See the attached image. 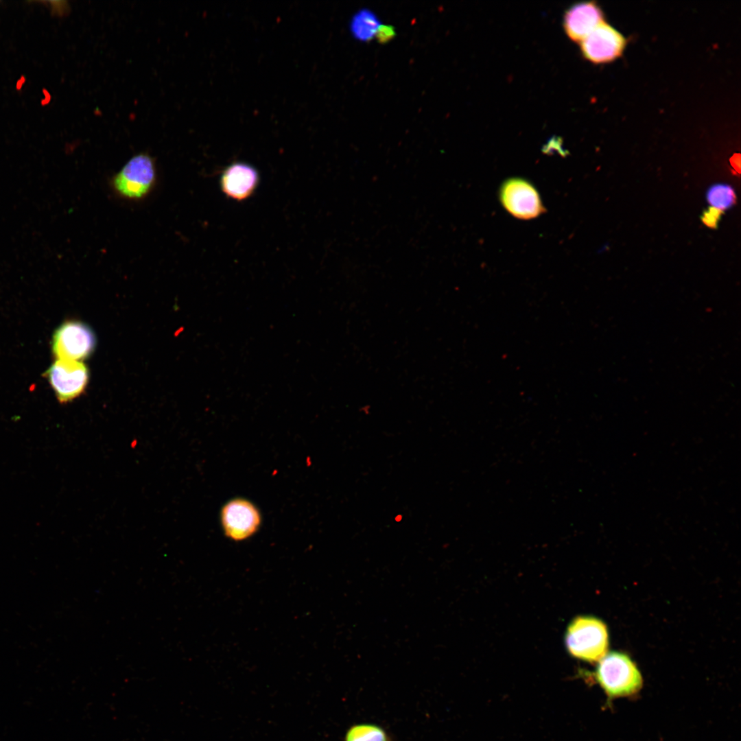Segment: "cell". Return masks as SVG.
Instances as JSON below:
<instances>
[{"label": "cell", "mask_w": 741, "mask_h": 741, "mask_svg": "<svg viewBox=\"0 0 741 741\" xmlns=\"http://www.w3.org/2000/svg\"><path fill=\"white\" fill-rule=\"evenodd\" d=\"M565 645L575 658L590 663L600 661L609 647L607 626L594 617H577L567 628Z\"/></svg>", "instance_id": "cell-3"}, {"label": "cell", "mask_w": 741, "mask_h": 741, "mask_svg": "<svg viewBox=\"0 0 741 741\" xmlns=\"http://www.w3.org/2000/svg\"><path fill=\"white\" fill-rule=\"evenodd\" d=\"M157 181L155 160L149 154L133 156L110 178L112 191L119 198L129 201H141L154 189Z\"/></svg>", "instance_id": "cell-2"}, {"label": "cell", "mask_w": 741, "mask_h": 741, "mask_svg": "<svg viewBox=\"0 0 741 741\" xmlns=\"http://www.w3.org/2000/svg\"><path fill=\"white\" fill-rule=\"evenodd\" d=\"M95 344V336L88 325L68 321L56 330L52 350L58 359L80 362L93 353Z\"/></svg>", "instance_id": "cell-4"}, {"label": "cell", "mask_w": 741, "mask_h": 741, "mask_svg": "<svg viewBox=\"0 0 741 741\" xmlns=\"http://www.w3.org/2000/svg\"><path fill=\"white\" fill-rule=\"evenodd\" d=\"M626 44V37L604 21L580 42V49L586 60L594 64H605L620 58Z\"/></svg>", "instance_id": "cell-5"}, {"label": "cell", "mask_w": 741, "mask_h": 741, "mask_svg": "<svg viewBox=\"0 0 741 741\" xmlns=\"http://www.w3.org/2000/svg\"><path fill=\"white\" fill-rule=\"evenodd\" d=\"M376 35L379 41L386 42L395 35V31L390 26H379Z\"/></svg>", "instance_id": "cell-15"}, {"label": "cell", "mask_w": 741, "mask_h": 741, "mask_svg": "<svg viewBox=\"0 0 741 741\" xmlns=\"http://www.w3.org/2000/svg\"><path fill=\"white\" fill-rule=\"evenodd\" d=\"M604 691L607 703L620 698L635 697L643 686V678L636 664L626 654L611 652L600 661L593 673Z\"/></svg>", "instance_id": "cell-1"}, {"label": "cell", "mask_w": 741, "mask_h": 741, "mask_svg": "<svg viewBox=\"0 0 741 741\" xmlns=\"http://www.w3.org/2000/svg\"><path fill=\"white\" fill-rule=\"evenodd\" d=\"M259 180V174L253 166L235 162L228 165L222 174L220 187L226 196L243 200L252 194Z\"/></svg>", "instance_id": "cell-10"}, {"label": "cell", "mask_w": 741, "mask_h": 741, "mask_svg": "<svg viewBox=\"0 0 741 741\" xmlns=\"http://www.w3.org/2000/svg\"><path fill=\"white\" fill-rule=\"evenodd\" d=\"M221 523L226 536L234 541L249 538L258 530L261 515L257 507L244 499L227 502L221 511Z\"/></svg>", "instance_id": "cell-8"}, {"label": "cell", "mask_w": 741, "mask_h": 741, "mask_svg": "<svg viewBox=\"0 0 741 741\" xmlns=\"http://www.w3.org/2000/svg\"><path fill=\"white\" fill-rule=\"evenodd\" d=\"M722 214V211L709 207L703 212L701 220L707 226L715 228L718 226Z\"/></svg>", "instance_id": "cell-14"}, {"label": "cell", "mask_w": 741, "mask_h": 741, "mask_svg": "<svg viewBox=\"0 0 741 741\" xmlns=\"http://www.w3.org/2000/svg\"><path fill=\"white\" fill-rule=\"evenodd\" d=\"M730 162H731V166H732V167H733V169H735V171H736V172H737L738 173H740V155H739V154H735V155H733V156H732V157L731 158V159H730Z\"/></svg>", "instance_id": "cell-16"}, {"label": "cell", "mask_w": 741, "mask_h": 741, "mask_svg": "<svg viewBox=\"0 0 741 741\" xmlns=\"http://www.w3.org/2000/svg\"><path fill=\"white\" fill-rule=\"evenodd\" d=\"M604 13L596 2H581L567 10L563 27L572 40L580 43L593 29L604 21Z\"/></svg>", "instance_id": "cell-9"}, {"label": "cell", "mask_w": 741, "mask_h": 741, "mask_svg": "<svg viewBox=\"0 0 741 741\" xmlns=\"http://www.w3.org/2000/svg\"><path fill=\"white\" fill-rule=\"evenodd\" d=\"M344 741H391L386 731L373 724H357L346 731Z\"/></svg>", "instance_id": "cell-11"}, {"label": "cell", "mask_w": 741, "mask_h": 741, "mask_svg": "<svg viewBox=\"0 0 741 741\" xmlns=\"http://www.w3.org/2000/svg\"><path fill=\"white\" fill-rule=\"evenodd\" d=\"M499 198L504 208L519 219L535 218L545 210L535 187L521 178L504 181L499 189Z\"/></svg>", "instance_id": "cell-6"}, {"label": "cell", "mask_w": 741, "mask_h": 741, "mask_svg": "<svg viewBox=\"0 0 741 741\" xmlns=\"http://www.w3.org/2000/svg\"><path fill=\"white\" fill-rule=\"evenodd\" d=\"M707 200L711 207L720 211L731 208L736 202V196L731 186L718 183L711 186L706 193Z\"/></svg>", "instance_id": "cell-12"}, {"label": "cell", "mask_w": 741, "mask_h": 741, "mask_svg": "<svg viewBox=\"0 0 741 741\" xmlns=\"http://www.w3.org/2000/svg\"><path fill=\"white\" fill-rule=\"evenodd\" d=\"M46 375L60 403L69 402L80 396L89 380L88 369L80 361L58 359Z\"/></svg>", "instance_id": "cell-7"}, {"label": "cell", "mask_w": 741, "mask_h": 741, "mask_svg": "<svg viewBox=\"0 0 741 741\" xmlns=\"http://www.w3.org/2000/svg\"><path fill=\"white\" fill-rule=\"evenodd\" d=\"M378 21L369 11H361L352 21V32L356 38L368 40L373 37L379 28Z\"/></svg>", "instance_id": "cell-13"}]
</instances>
